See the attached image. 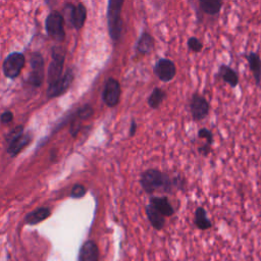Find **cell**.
<instances>
[{"label": "cell", "mask_w": 261, "mask_h": 261, "mask_svg": "<svg viewBox=\"0 0 261 261\" xmlns=\"http://www.w3.org/2000/svg\"><path fill=\"white\" fill-rule=\"evenodd\" d=\"M199 4H200L201 9L205 13H207L209 15H215L220 11V9L223 5V2L218 1V0H201Z\"/></svg>", "instance_id": "cell-21"}, {"label": "cell", "mask_w": 261, "mask_h": 261, "mask_svg": "<svg viewBox=\"0 0 261 261\" xmlns=\"http://www.w3.org/2000/svg\"><path fill=\"white\" fill-rule=\"evenodd\" d=\"M136 129H137V123L135 120H132L130 127H129V137H133L136 134Z\"/></svg>", "instance_id": "cell-28"}, {"label": "cell", "mask_w": 261, "mask_h": 261, "mask_svg": "<svg viewBox=\"0 0 261 261\" xmlns=\"http://www.w3.org/2000/svg\"><path fill=\"white\" fill-rule=\"evenodd\" d=\"M63 23H64V18L57 11H52L47 16L46 30L48 35L55 41H63L65 38Z\"/></svg>", "instance_id": "cell-3"}, {"label": "cell", "mask_w": 261, "mask_h": 261, "mask_svg": "<svg viewBox=\"0 0 261 261\" xmlns=\"http://www.w3.org/2000/svg\"><path fill=\"white\" fill-rule=\"evenodd\" d=\"M188 47H189V49H190L191 51L198 53V52H200V51L202 50L203 44H202V42H201L198 38H196V37H191V38H189V40H188Z\"/></svg>", "instance_id": "cell-23"}, {"label": "cell", "mask_w": 261, "mask_h": 261, "mask_svg": "<svg viewBox=\"0 0 261 261\" xmlns=\"http://www.w3.org/2000/svg\"><path fill=\"white\" fill-rule=\"evenodd\" d=\"M51 212L50 209L47 207H41L38 208L32 212H30L29 214H27L24 221L28 224H37L43 220H45L46 218H48L50 216Z\"/></svg>", "instance_id": "cell-18"}, {"label": "cell", "mask_w": 261, "mask_h": 261, "mask_svg": "<svg viewBox=\"0 0 261 261\" xmlns=\"http://www.w3.org/2000/svg\"><path fill=\"white\" fill-rule=\"evenodd\" d=\"M218 74L226 84H228L232 88L239 84V75L237 74V72L231 67L225 64L220 65L218 69Z\"/></svg>", "instance_id": "cell-19"}, {"label": "cell", "mask_w": 261, "mask_h": 261, "mask_svg": "<svg viewBox=\"0 0 261 261\" xmlns=\"http://www.w3.org/2000/svg\"><path fill=\"white\" fill-rule=\"evenodd\" d=\"M31 66L32 72L29 76V83L33 86H40L43 80V69H44V60L40 53L35 52L31 57Z\"/></svg>", "instance_id": "cell-9"}, {"label": "cell", "mask_w": 261, "mask_h": 261, "mask_svg": "<svg viewBox=\"0 0 261 261\" xmlns=\"http://www.w3.org/2000/svg\"><path fill=\"white\" fill-rule=\"evenodd\" d=\"M150 204L162 215V216H171L174 214V209L169 203L167 197H156L153 196L150 199Z\"/></svg>", "instance_id": "cell-13"}, {"label": "cell", "mask_w": 261, "mask_h": 261, "mask_svg": "<svg viewBox=\"0 0 261 261\" xmlns=\"http://www.w3.org/2000/svg\"><path fill=\"white\" fill-rule=\"evenodd\" d=\"M198 137L201 139H206L208 145H211L213 142V135L208 128H205V127L200 128L198 132Z\"/></svg>", "instance_id": "cell-24"}, {"label": "cell", "mask_w": 261, "mask_h": 261, "mask_svg": "<svg viewBox=\"0 0 261 261\" xmlns=\"http://www.w3.org/2000/svg\"><path fill=\"white\" fill-rule=\"evenodd\" d=\"M24 56L21 53L14 52L6 57L3 62V72L9 79L16 77L24 65Z\"/></svg>", "instance_id": "cell-5"}, {"label": "cell", "mask_w": 261, "mask_h": 261, "mask_svg": "<svg viewBox=\"0 0 261 261\" xmlns=\"http://www.w3.org/2000/svg\"><path fill=\"white\" fill-rule=\"evenodd\" d=\"M64 64V51L60 47H54L52 50V61L48 70L49 86L56 83L62 76Z\"/></svg>", "instance_id": "cell-4"}, {"label": "cell", "mask_w": 261, "mask_h": 261, "mask_svg": "<svg viewBox=\"0 0 261 261\" xmlns=\"http://www.w3.org/2000/svg\"><path fill=\"white\" fill-rule=\"evenodd\" d=\"M210 146H211V145H208V144L206 143L203 147H200V148H199V152H200L202 155L207 156L208 153L210 152Z\"/></svg>", "instance_id": "cell-27"}, {"label": "cell", "mask_w": 261, "mask_h": 261, "mask_svg": "<svg viewBox=\"0 0 261 261\" xmlns=\"http://www.w3.org/2000/svg\"><path fill=\"white\" fill-rule=\"evenodd\" d=\"M66 7L69 9V21L75 29H81L87 17V9L83 3H79L76 6L72 4H67Z\"/></svg>", "instance_id": "cell-11"}, {"label": "cell", "mask_w": 261, "mask_h": 261, "mask_svg": "<svg viewBox=\"0 0 261 261\" xmlns=\"http://www.w3.org/2000/svg\"><path fill=\"white\" fill-rule=\"evenodd\" d=\"M146 214H147V217H148L151 225L155 229L161 230L164 227V225H165L164 216H162L151 204L146 206Z\"/></svg>", "instance_id": "cell-17"}, {"label": "cell", "mask_w": 261, "mask_h": 261, "mask_svg": "<svg viewBox=\"0 0 261 261\" xmlns=\"http://www.w3.org/2000/svg\"><path fill=\"white\" fill-rule=\"evenodd\" d=\"M72 80H73V72L70 68H68L66 72L63 73L62 76L56 83L48 87V93H47L48 97L53 98L63 94L71 85Z\"/></svg>", "instance_id": "cell-10"}, {"label": "cell", "mask_w": 261, "mask_h": 261, "mask_svg": "<svg viewBox=\"0 0 261 261\" xmlns=\"http://www.w3.org/2000/svg\"><path fill=\"white\" fill-rule=\"evenodd\" d=\"M80 261H99V249L94 241H87L81 248Z\"/></svg>", "instance_id": "cell-12"}, {"label": "cell", "mask_w": 261, "mask_h": 261, "mask_svg": "<svg viewBox=\"0 0 261 261\" xmlns=\"http://www.w3.org/2000/svg\"><path fill=\"white\" fill-rule=\"evenodd\" d=\"M195 224L201 230H206L212 226L211 221L207 217L206 210L203 207H198L195 212Z\"/></svg>", "instance_id": "cell-20"}, {"label": "cell", "mask_w": 261, "mask_h": 261, "mask_svg": "<svg viewBox=\"0 0 261 261\" xmlns=\"http://www.w3.org/2000/svg\"><path fill=\"white\" fill-rule=\"evenodd\" d=\"M123 0H110L108 2L107 9V20L109 35L113 41H118L122 31V20L120 17L121 7L123 5Z\"/></svg>", "instance_id": "cell-2"}, {"label": "cell", "mask_w": 261, "mask_h": 261, "mask_svg": "<svg viewBox=\"0 0 261 261\" xmlns=\"http://www.w3.org/2000/svg\"><path fill=\"white\" fill-rule=\"evenodd\" d=\"M0 119H1V121H2L3 123H8V122H10V121L13 119V115H12L11 112L5 111L3 114H1Z\"/></svg>", "instance_id": "cell-26"}, {"label": "cell", "mask_w": 261, "mask_h": 261, "mask_svg": "<svg viewBox=\"0 0 261 261\" xmlns=\"http://www.w3.org/2000/svg\"><path fill=\"white\" fill-rule=\"evenodd\" d=\"M190 109L192 117L195 121L204 119L209 113V103L200 94H193L190 102Z\"/></svg>", "instance_id": "cell-6"}, {"label": "cell", "mask_w": 261, "mask_h": 261, "mask_svg": "<svg viewBox=\"0 0 261 261\" xmlns=\"http://www.w3.org/2000/svg\"><path fill=\"white\" fill-rule=\"evenodd\" d=\"M103 101L109 107H114L119 102L120 97V85L115 79H108L105 83L103 90Z\"/></svg>", "instance_id": "cell-7"}, {"label": "cell", "mask_w": 261, "mask_h": 261, "mask_svg": "<svg viewBox=\"0 0 261 261\" xmlns=\"http://www.w3.org/2000/svg\"><path fill=\"white\" fill-rule=\"evenodd\" d=\"M86 192H87L86 188H85L83 185L77 184V185H74V186H73L70 195H71V197L77 199V198H82V197L86 194Z\"/></svg>", "instance_id": "cell-25"}, {"label": "cell", "mask_w": 261, "mask_h": 261, "mask_svg": "<svg viewBox=\"0 0 261 261\" xmlns=\"http://www.w3.org/2000/svg\"><path fill=\"white\" fill-rule=\"evenodd\" d=\"M32 138L29 134H22L19 137H17L16 139L12 140L11 142H9L8 144V149L7 152L11 155V156H15L17 155L25 146L29 145V143L31 142Z\"/></svg>", "instance_id": "cell-15"}, {"label": "cell", "mask_w": 261, "mask_h": 261, "mask_svg": "<svg viewBox=\"0 0 261 261\" xmlns=\"http://www.w3.org/2000/svg\"><path fill=\"white\" fill-rule=\"evenodd\" d=\"M165 97H166L165 91H163L161 88H155L148 98V101H147L148 105L151 108L156 109L160 106V104L163 102Z\"/></svg>", "instance_id": "cell-22"}, {"label": "cell", "mask_w": 261, "mask_h": 261, "mask_svg": "<svg viewBox=\"0 0 261 261\" xmlns=\"http://www.w3.org/2000/svg\"><path fill=\"white\" fill-rule=\"evenodd\" d=\"M247 60L249 62L250 70L255 79V83L257 86H259L261 83V59L258 53L251 52L247 55Z\"/></svg>", "instance_id": "cell-16"}, {"label": "cell", "mask_w": 261, "mask_h": 261, "mask_svg": "<svg viewBox=\"0 0 261 261\" xmlns=\"http://www.w3.org/2000/svg\"><path fill=\"white\" fill-rule=\"evenodd\" d=\"M154 48V39L153 37L147 33L144 32L140 36L137 44H136V51L140 55H147L152 52Z\"/></svg>", "instance_id": "cell-14"}, {"label": "cell", "mask_w": 261, "mask_h": 261, "mask_svg": "<svg viewBox=\"0 0 261 261\" xmlns=\"http://www.w3.org/2000/svg\"><path fill=\"white\" fill-rule=\"evenodd\" d=\"M182 178L170 177L167 173L158 169H148L141 174L140 184L143 190L148 194L155 192H167L170 193L174 187H181Z\"/></svg>", "instance_id": "cell-1"}, {"label": "cell", "mask_w": 261, "mask_h": 261, "mask_svg": "<svg viewBox=\"0 0 261 261\" xmlns=\"http://www.w3.org/2000/svg\"><path fill=\"white\" fill-rule=\"evenodd\" d=\"M154 73L160 81L169 82L175 76L176 68L171 60L161 58L154 65Z\"/></svg>", "instance_id": "cell-8"}]
</instances>
